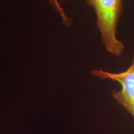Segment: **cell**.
Listing matches in <instances>:
<instances>
[{
  "instance_id": "obj_1",
  "label": "cell",
  "mask_w": 134,
  "mask_h": 134,
  "mask_svg": "<svg viewBox=\"0 0 134 134\" xmlns=\"http://www.w3.org/2000/svg\"><path fill=\"white\" fill-rule=\"evenodd\" d=\"M94 10L96 25L102 43L110 54L120 57L125 51L122 41L117 38L118 21L123 9V0H86Z\"/></svg>"
},
{
  "instance_id": "obj_2",
  "label": "cell",
  "mask_w": 134,
  "mask_h": 134,
  "mask_svg": "<svg viewBox=\"0 0 134 134\" xmlns=\"http://www.w3.org/2000/svg\"><path fill=\"white\" fill-rule=\"evenodd\" d=\"M91 74L100 80L109 79L118 82L121 85L120 91H113L115 100L134 117V54L131 64L124 71L110 73L103 70H93Z\"/></svg>"
},
{
  "instance_id": "obj_3",
  "label": "cell",
  "mask_w": 134,
  "mask_h": 134,
  "mask_svg": "<svg viewBox=\"0 0 134 134\" xmlns=\"http://www.w3.org/2000/svg\"><path fill=\"white\" fill-rule=\"evenodd\" d=\"M65 1H66V0H48V2L51 4L53 8L56 10L57 12L59 14L60 17H61L63 24L65 26L69 27L71 26L72 24H73V21L65 14L64 10H63L62 7L61 6V4H60V3L62 2V1L63 2Z\"/></svg>"
}]
</instances>
